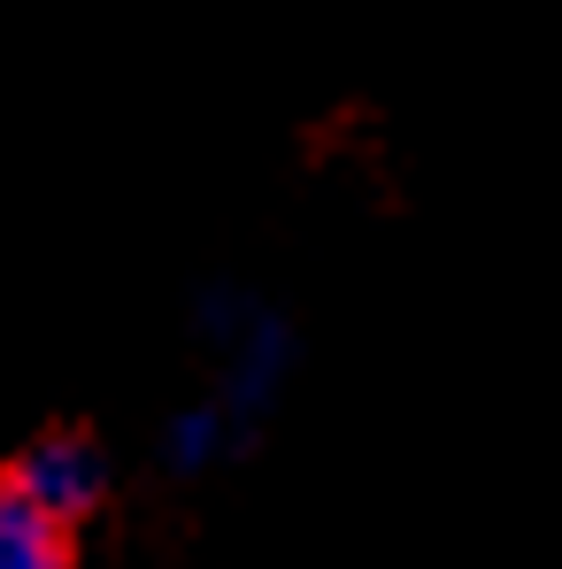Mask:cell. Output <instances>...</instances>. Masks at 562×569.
Here are the masks:
<instances>
[{"label":"cell","instance_id":"1","mask_svg":"<svg viewBox=\"0 0 562 569\" xmlns=\"http://www.w3.org/2000/svg\"><path fill=\"white\" fill-rule=\"evenodd\" d=\"M208 339H216V400L239 416V423H263L285 392V362H293V339H285L278 308H255V300H208Z\"/></svg>","mask_w":562,"mask_h":569},{"label":"cell","instance_id":"2","mask_svg":"<svg viewBox=\"0 0 562 569\" xmlns=\"http://www.w3.org/2000/svg\"><path fill=\"white\" fill-rule=\"evenodd\" d=\"M8 485H23L47 516L86 523L100 508V492H108V455H100L86 431H47V439H31V447L8 462Z\"/></svg>","mask_w":562,"mask_h":569},{"label":"cell","instance_id":"3","mask_svg":"<svg viewBox=\"0 0 562 569\" xmlns=\"http://www.w3.org/2000/svg\"><path fill=\"white\" fill-rule=\"evenodd\" d=\"M70 531H78V523L47 516L23 485L0 477V569H78Z\"/></svg>","mask_w":562,"mask_h":569},{"label":"cell","instance_id":"4","mask_svg":"<svg viewBox=\"0 0 562 569\" xmlns=\"http://www.w3.org/2000/svg\"><path fill=\"white\" fill-rule=\"evenodd\" d=\"M247 431L255 423H239L216 392H200V400H186L178 416H170V439H162V455H170V470L186 477H208L216 462H231L239 447H247Z\"/></svg>","mask_w":562,"mask_h":569}]
</instances>
